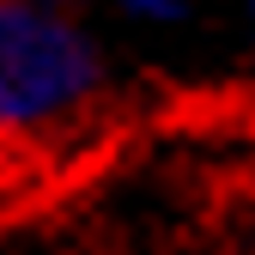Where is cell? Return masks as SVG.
<instances>
[{
    "instance_id": "6da1fadb",
    "label": "cell",
    "mask_w": 255,
    "mask_h": 255,
    "mask_svg": "<svg viewBox=\"0 0 255 255\" xmlns=\"http://www.w3.org/2000/svg\"><path fill=\"white\" fill-rule=\"evenodd\" d=\"M98 104L91 49L61 18L18 0L0 6V140L67 134Z\"/></svg>"
}]
</instances>
